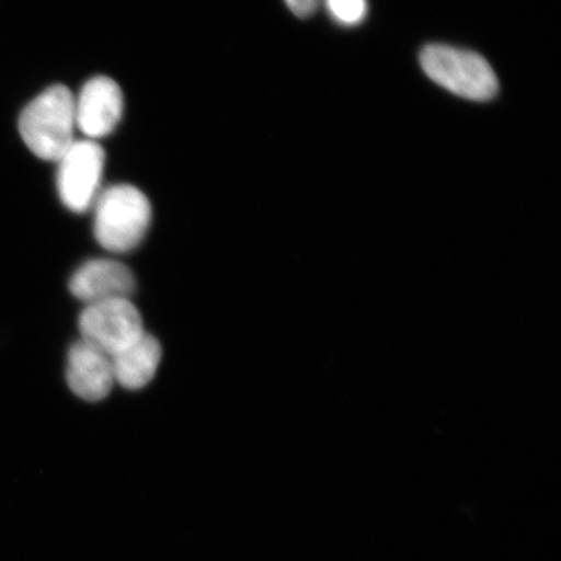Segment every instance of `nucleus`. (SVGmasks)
<instances>
[{"label": "nucleus", "mask_w": 561, "mask_h": 561, "mask_svg": "<svg viewBox=\"0 0 561 561\" xmlns=\"http://www.w3.org/2000/svg\"><path fill=\"white\" fill-rule=\"evenodd\" d=\"M76 98L62 85L48 88L26 105L19 130L35 157L58 161L76 142Z\"/></svg>", "instance_id": "obj_1"}, {"label": "nucleus", "mask_w": 561, "mask_h": 561, "mask_svg": "<svg viewBox=\"0 0 561 561\" xmlns=\"http://www.w3.org/2000/svg\"><path fill=\"white\" fill-rule=\"evenodd\" d=\"M93 207L94 234L103 249L125 254L144 241L152 209L139 188L126 184L105 188Z\"/></svg>", "instance_id": "obj_2"}, {"label": "nucleus", "mask_w": 561, "mask_h": 561, "mask_svg": "<svg viewBox=\"0 0 561 561\" xmlns=\"http://www.w3.org/2000/svg\"><path fill=\"white\" fill-rule=\"evenodd\" d=\"M420 65L439 87L469 101L493 100L500 90L494 69L473 51L447 45H427L420 54Z\"/></svg>", "instance_id": "obj_3"}, {"label": "nucleus", "mask_w": 561, "mask_h": 561, "mask_svg": "<svg viewBox=\"0 0 561 561\" xmlns=\"http://www.w3.org/2000/svg\"><path fill=\"white\" fill-rule=\"evenodd\" d=\"M81 340L110 357L135 343L145 332L142 316L130 299L88 305L80 314Z\"/></svg>", "instance_id": "obj_4"}, {"label": "nucleus", "mask_w": 561, "mask_h": 561, "mask_svg": "<svg viewBox=\"0 0 561 561\" xmlns=\"http://www.w3.org/2000/svg\"><path fill=\"white\" fill-rule=\"evenodd\" d=\"M58 193L62 205L76 214L87 213L101 194L105 153L96 140H76L59 160Z\"/></svg>", "instance_id": "obj_5"}, {"label": "nucleus", "mask_w": 561, "mask_h": 561, "mask_svg": "<svg viewBox=\"0 0 561 561\" xmlns=\"http://www.w3.org/2000/svg\"><path fill=\"white\" fill-rule=\"evenodd\" d=\"M75 107L77 128L88 139L107 137L122 121L123 91L108 77H94L82 88L79 98H76Z\"/></svg>", "instance_id": "obj_6"}, {"label": "nucleus", "mask_w": 561, "mask_h": 561, "mask_svg": "<svg viewBox=\"0 0 561 561\" xmlns=\"http://www.w3.org/2000/svg\"><path fill=\"white\" fill-rule=\"evenodd\" d=\"M136 277L125 264L111 259L83 263L69 279V290L83 304L94 305L114 299H130Z\"/></svg>", "instance_id": "obj_7"}, {"label": "nucleus", "mask_w": 561, "mask_h": 561, "mask_svg": "<svg viewBox=\"0 0 561 561\" xmlns=\"http://www.w3.org/2000/svg\"><path fill=\"white\" fill-rule=\"evenodd\" d=\"M67 382L83 401H103L115 385L111 357L85 341L75 343L68 353Z\"/></svg>", "instance_id": "obj_8"}, {"label": "nucleus", "mask_w": 561, "mask_h": 561, "mask_svg": "<svg viewBox=\"0 0 561 561\" xmlns=\"http://www.w3.org/2000/svg\"><path fill=\"white\" fill-rule=\"evenodd\" d=\"M161 354L163 351L156 336L145 333L130 346L111 357L115 382L128 390L145 388L157 375Z\"/></svg>", "instance_id": "obj_9"}, {"label": "nucleus", "mask_w": 561, "mask_h": 561, "mask_svg": "<svg viewBox=\"0 0 561 561\" xmlns=\"http://www.w3.org/2000/svg\"><path fill=\"white\" fill-rule=\"evenodd\" d=\"M329 12L342 25L360 24L367 15V0H327Z\"/></svg>", "instance_id": "obj_10"}, {"label": "nucleus", "mask_w": 561, "mask_h": 561, "mask_svg": "<svg viewBox=\"0 0 561 561\" xmlns=\"http://www.w3.org/2000/svg\"><path fill=\"white\" fill-rule=\"evenodd\" d=\"M289 10L299 19H307L318 11L320 0H285Z\"/></svg>", "instance_id": "obj_11"}]
</instances>
